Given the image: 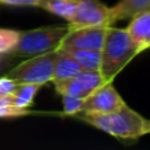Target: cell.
I'll return each mask as SVG.
<instances>
[{"instance_id":"6da1fadb","label":"cell","mask_w":150,"mask_h":150,"mask_svg":"<svg viewBox=\"0 0 150 150\" xmlns=\"http://www.w3.org/2000/svg\"><path fill=\"white\" fill-rule=\"evenodd\" d=\"M140 53V49L130 38L127 29L109 25L100 49L99 71L107 82H112L113 78Z\"/></svg>"},{"instance_id":"7a4b0ae2","label":"cell","mask_w":150,"mask_h":150,"mask_svg":"<svg viewBox=\"0 0 150 150\" xmlns=\"http://www.w3.org/2000/svg\"><path fill=\"white\" fill-rule=\"evenodd\" d=\"M75 117L120 140H137L145 136V117L124 105L107 113H78Z\"/></svg>"},{"instance_id":"3957f363","label":"cell","mask_w":150,"mask_h":150,"mask_svg":"<svg viewBox=\"0 0 150 150\" xmlns=\"http://www.w3.org/2000/svg\"><path fill=\"white\" fill-rule=\"evenodd\" d=\"M69 26H44L20 32L16 46L9 55L29 58L33 55L53 52L59 47L63 37L69 33Z\"/></svg>"},{"instance_id":"277c9868","label":"cell","mask_w":150,"mask_h":150,"mask_svg":"<svg viewBox=\"0 0 150 150\" xmlns=\"http://www.w3.org/2000/svg\"><path fill=\"white\" fill-rule=\"evenodd\" d=\"M59 50H53L44 54L33 55L26 58V61L15 66L8 71L7 76L13 79L16 83H32V84L44 86L47 82H52L54 63Z\"/></svg>"},{"instance_id":"5b68a950","label":"cell","mask_w":150,"mask_h":150,"mask_svg":"<svg viewBox=\"0 0 150 150\" xmlns=\"http://www.w3.org/2000/svg\"><path fill=\"white\" fill-rule=\"evenodd\" d=\"M105 82L107 80L104 79L99 70H80L79 73H76L69 79L53 83L61 96L70 95L75 98L86 99Z\"/></svg>"},{"instance_id":"8992f818","label":"cell","mask_w":150,"mask_h":150,"mask_svg":"<svg viewBox=\"0 0 150 150\" xmlns=\"http://www.w3.org/2000/svg\"><path fill=\"white\" fill-rule=\"evenodd\" d=\"M67 23L69 29L95 25L109 26V7L99 0H79Z\"/></svg>"},{"instance_id":"52a82bcc","label":"cell","mask_w":150,"mask_h":150,"mask_svg":"<svg viewBox=\"0 0 150 150\" xmlns=\"http://www.w3.org/2000/svg\"><path fill=\"white\" fill-rule=\"evenodd\" d=\"M124 105H127L124 99L112 86V82H105L84 99L79 113H107L117 111Z\"/></svg>"},{"instance_id":"ba28073f","label":"cell","mask_w":150,"mask_h":150,"mask_svg":"<svg viewBox=\"0 0 150 150\" xmlns=\"http://www.w3.org/2000/svg\"><path fill=\"white\" fill-rule=\"evenodd\" d=\"M107 28L108 25L82 26V28L70 29L69 33L63 37L59 47L100 50L103 46Z\"/></svg>"},{"instance_id":"9c48e42d","label":"cell","mask_w":150,"mask_h":150,"mask_svg":"<svg viewBox=\"0 0 150 150\" xmlns=\"http://www.w3.org/2000/svg\"><path fill=\"white\" fill-rule=\"evenodd\" d=\"M125 29L140 52L150 47V9L130 17V23Z\"/></svg>"},{"instance_id":"30bf717a","label":"cell","mask_w":150,"mask_h":150,"mask_svg":"<svg viewBox=\"0 0 150 150\" xmlns=\"http://www.w3.org/2000/svg\"><path fill=\"white\" fill-rule=\"evenodd\" d=\"M150 9V0H120L116 5L109 8V24L119 20L130 18L134 15Z\"/></svg>"},{"instance_id":"8fae6325","label":"cell","mask_w":150,"mask_h":150,"mask_svg":"<svg viewBox=\"0 0 150 150\" xmlns=\"http://www.w3.org/2000/svg\"><path fill=\"white\" fill-rule=\"evenodd\" d=\"M58 50L74 58L83 70H99L100 69V50L71 49V47H58Z\"/></svg>"},{"instance_id":"7c38bea8","label":"cell","mask_w":150,"mask_h":150,"mask_svg":"<svg viewBox=\"0 0 150 150\" xmlns=\"http://www.w3.org/2000/svg\"><path fill=\"white\" fill-rule=\"evenodd\" d=\"M80 70H83L79 66V63L71 58L69 54L61 52L58 54L57 59L54 63V70H53V79L52 82H58V80H65L71 78L73 75L79 73Z\"/></svg>"},{"instance_id":"4fadbf2b","label":"cell","mask_w":150,"mask_h":150,"mask_svg":"<svg viewBox=\"0 0 150 150\" xmlns=\"http://www.w3.org/2000/svg\"><path fill=\"white\" fill-rule=\"evenodd\" d=\"M41 87L42 86L32 84V83H18L15 91L11 93V100L13 105H16L17 108L28 109L33 104L34 98Z\"/></svg>"},{"instance_id":"5bb4252c","label":"cell","mask_w":150,"mask_h":150,"mask_svg":"<svg viewBox=\"0 0 150 150\" xmlns=\"http://www.w3.org/2000/svg\"><path fill=\"white\" fill-rule=\"evenodd\" d=\"M78 1L79 0H38L37 7H41L42 9L69 21L73 16Z\"/></svg>"},{"instance_id":"9a60e30c","label":"cell","mask_w":150,"mask_h":150,"mask_svg":"<svg viewBox=\"0 0 150 150\" xmlns=\"http://www.w3.org/2000/svg\"><path fill=\"white\" fill-rule=\"evenodd\" d=\"M29 113H30L29 109L17 108L16 105H13L11 95L0 98V119H15V117H21Z\"/></svg>"},{"instance_id":"2e32d148","label":"cell","mask_w":150,"mask_h":150,"mask_svg":"<svg viewBox=\"0 0 150 150\" xmlns=\"http://www.w3.org/2000/svg\"><path fill=\"white\" fill-rule=\"evenodd\" d=\"M18 34H20L18 30L0 28V55L11 54V52L17 44Z\"/></svg>"},{"instance_id":"e0dca14e","label":"cell","mask_w":150,"mask_h":150,"mask_svg":"<svg viewBox=\"0 0 150 150\" xmlns=\"http://www.w3.org/2000/svg\"><path fill=\"white\" fill-rule=\"evenodd\" d=\"M63 98V115L66 116H76L83 107L84 99L75 98L70 95H62Z\"/></svg>"},{"instance_id":"ac0fdd59","label":"cell","mask_w":150,"mask_h":150,"mask_svg":"<svg viewBox=\"0 0 150 150\" xmlns=\"http://www.w3.org/2000/svg\"><path fill=\"white\" fill-rule=\"evenodd\" d=\"M16 86H17V83H16L13 79L8 78L7 75L0 76V98L11 95V93L15 91Z\"/></svg>"},{"instance_id":"d6986e66","label":"cell","mask_w":150,"mask_h":150,"mask_svg":"<svg viewBox=\"0 0 150 150\" xmlns=\"http://www.w3.org/2000/svg\"><path fill=\"white\" fill-rule=\"evenodd\" d=\"M0 4L12 7H37L38 0H0Z\"/></svg>"},{"instance_id":"ffe728a7","label":"cell","mask_w":150,"mask_h":150,"mask_svg":"<svg viewBox=\"0 0 150 150\" xmlns=\"http://www.w3.org/2000/svg\"><path fill=\"white\" fill-rule=\"evenodd\" d=\"M150 133V120L145 119V134Z\"/></svg>"},{"instance_id":"44dd1931","label":"cell","mask_w":150,"mask_h":150,"mask_svg":"<svg viewBox=\"0 0 150 150\" xmlns=\"http://www.w3.org/2000/svg\"><path fill=\"white\" fill-rule=\"evenodd\" d=\"M0 67H1V55H0Z\"/></svg>"}]
</instances>
